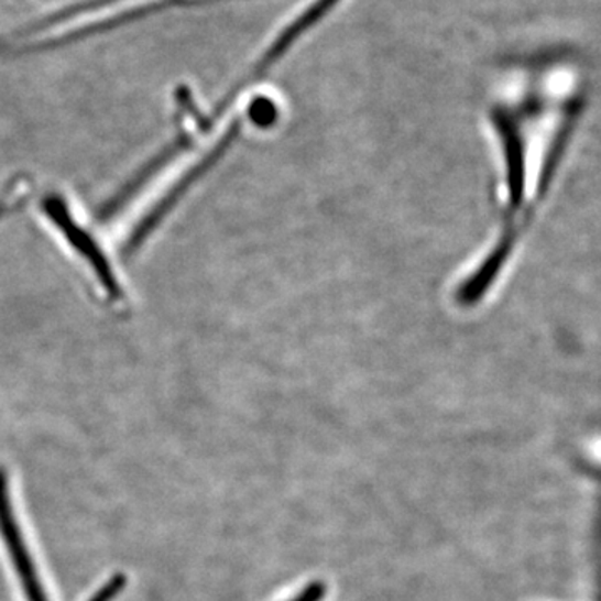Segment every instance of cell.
Returning a JSON list of instances; mask_svg holds the SVG:
<instances>
[{"instance_id":"2","label":"cell","mask_w":601,"mask_h":601,"mask_svg":"<svg viewBox=\"0 0 601 601\" xmlns=\"http://www.w3.org/2000/svg\"><path fill=\"white\" fill-rule=\"evenodd\" d=\"M341 0H315L308 9L300 12L276 39H274L273 44L267 47L266 53L260 57L256 64H254L253 69H251V76H248L249 79L258 80L261 77L266 76L284 56H286L287 51L299 41L306 32L312 31L318 22H321L336 6L339 4Z\"/></svg>"},{"instance_id":"4","label":"cell","mask_w":601,"mask_h":601,"mask_svg":"<svg viewBox=\"0 0 601 601\" xmlns=\"http://www.w3.org/2000/svg\"><path fill=\"white\" fill-rule=\"evenodd\" d=\"M328 593V584L325 581L316 580L306 584L296 597L291 598L289 601H323Z\"/></svg>"},{"instance_id":"5","label":"cell","mask_w":601,"mask_h":601,"mask_svg":"<svg viewBox=\"0 0 601 601\" xmlns=\"http://www.w3.org/2000/svg\"><path fill=\"white\" fill-rule=\"evenodd\" d=\"M125 584V578L122 577H114L112 580H109L108 583L105 584V587L100 588L99 591H97L96 594H94L92 598H90L89 601H111L114 600L116 597H118L119 593H121L122 588H124Z\"/></svg>"},{"instance_id":"1","label":"cell","mask_w":601,"mask_h":601,"mask_svg":"<svg viewBox=\"0 0 601 601\" xmlns=\"http://www.w3.org/2000/svg\"><path fill=\"white\" fill-rule=\"evenodd\" d=\"M0 533L8 546L9 555H11L12 564L18 570L19 580L24 588L28 601H48L42 587L41 578L34 567L29 549L25 548L24 538H22L21 528H19L18 520L12 512L11 500H9L8 477L4 471L0 470Z\"/></svg>"},{"instance_id":"3","label":"cell","mask_w":601,"mask_h":601,"mask_svg":"<svg viewBox=\"0 0 601 601\" xmlns=\"http://www.w3.org/2000/svg\"><path fill=\"white\" fill-rule=\"evenodd\" d=\"M121 2H125V0H92V2H86V4L73 6V8L57 12L56 15H51V18L42 19V21L35 22V24L29 25V29H22V31L9 35L8 41H4V45L12 44L14 41H22V39L29 37V35L41 34V32L57 28V25L64 24V22L79 19L80 15L90 14V12L99 11L102 8H112V6L121 4Z\"/></svg>"}]
</instances>
